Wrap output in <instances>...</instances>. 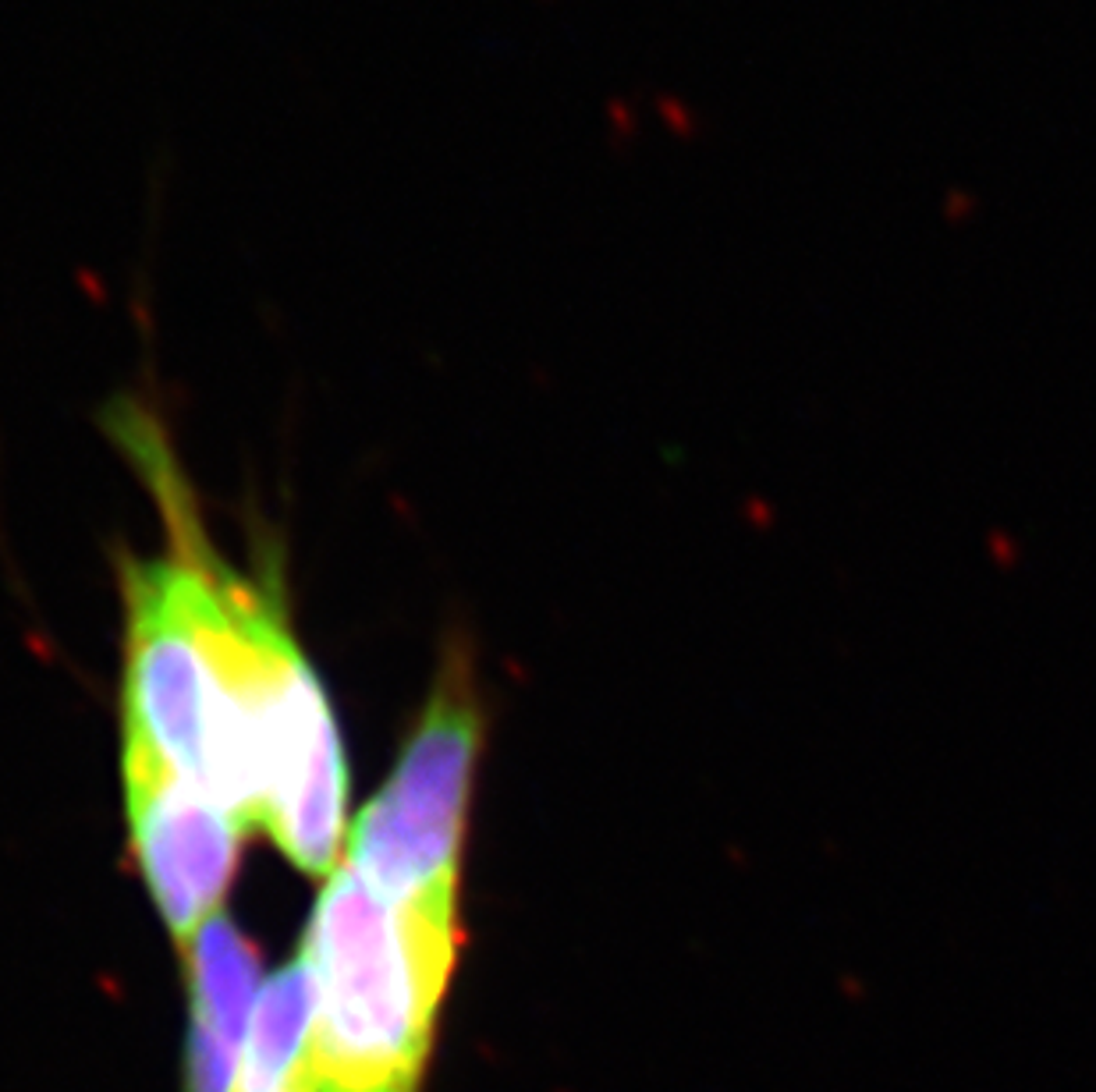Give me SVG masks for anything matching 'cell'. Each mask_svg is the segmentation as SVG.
I'll return each mask as SVG.
<instances>
[{"label":"cell","instance_id":"obj_1","mask_svg":"<svg viewBox=\"0 0 1096 1092\" xmlns=\"http://www.w3.org/2000/svg\"><path fill=\"white\" fill-rule=\"evenodd\" d=\"M110 425L129 444L132 458L153 465V489L164 500L174 532V557L188 571L195 624L249 763L256 794L252 823L263 827L299 869H334L348 801V766L313 667L295 645L281 603L245 581L207 543L150 411L139 401H118L110 408Z\"/></svg>","mask_w":1096,"mask_h":1092},{"label":"cell","instance_id":"obj_2","mask_svg":"<svg viewBox=\"0 0 1096 1092\" xmlns=\"http://www.w3.org/2000/svg\"><path fill=\"white\" fill-rule=\"evenodd\" d=\"M302 954L316 1000V1092H419L458 957L455 908L384 901L341 862Z\"/></svg>","mask_w":1096,"mask_h":1092},{"label":"cell","instance_id":"obj_3","mask_svg":"<svg viewBox=\"0 0 1096 1092\" xmlns=\"http://www.w3.org/2000/svg\"><path fill=\"white\" fill-rule=\"evenodd\" d=\"M125 737L249 827L256 812L242 737L200 635L178 557L125 567Z\"/></svg>","mask_w":1096,"mask_h":1092},{"label":"cell","instance_id":"obj_4","mask_svg":"<svg viewBox=\"0 0 1096 1092\" xmlns=\"http://www.w3.org/2000/svg\"><path fill=\"white\" fill-rule=\"evenodd\" d=\"M476 756V695L448 667L391 780L351 827L344 862L373 893L394 905L455 908Z\"/></svg>","mask_w":1096,"mask_h":1092},{"label":"cell","instance_id":"obj_5","mask_svg":"<svg viewBox=\"0 0 1096 1092\" xmlns=\"http://www.w3.org/2000/svg\"><path fill=\"white\" fill-rule=\"evenodd\" d=\"M125 794L139 869L160 919L185 947L228 893L245 823L132 737H125Z\"/></svg>","mask_w":1096,"mask_h":1092},{"label":"cell","instance_id":"obj_6","mask_svg":"<svg viewBox=\"0 0 1096 1092\" xmlns=\"http://www.w3.org/2000/svg\"><path fill=\"white\" fill-rule=\"evenodd\" d=\"M188 950V1046L185 1092H235L256 1011L259 957L249 936L214 915Z\"/></svg>","mask_w":1096,"mask_h":1092},{"label":"cell","instance_id":"obj_7","mask_svg":"<svg viewBox=\"0 0 1096 1092\" xmlns=\"http://www.w3.org/2000/svg\"><path fill=\"white\" fill-rule=\"evenodd\" d=\"M313 1011L309 961L295 954L259 990L235 1092H316Z\"/></svg>","mask_w":1096,"mask_h":1092}]
</instances>
